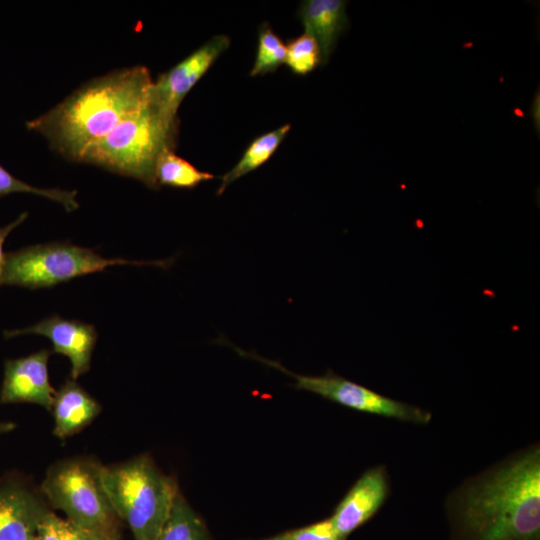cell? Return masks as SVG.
I'll return each instance as SVG.
<instances>
[{
    "mask_svg": "<svg viewBox=\"0 0 540 540\" xmlns=\"http://www.w3.org/2000/svg\"><path fill=\"white\" fill-rule=\"evenodd\" d=\"M156 540H210L203 521L179 491Z\"/></svg>",
    "mask_w": 540,
    "mask_h": 540,
    "instance_id": "obj_16",
    "label": "cell"
},
{
    "mask_svg": "<svg viewBox=\"0 0 540 540\" xmlns=\"http://www.w3.org/2000/svg\"><path fill=\"white\" fill-rule=\"evenodd\" d=\"M41 490L66 519L86 531H117L116 514L101 480V465L67 459L51 466Z\"/></svg>",
    "mask_w": 540,
    "mask_h": 540,
    "instance_id": "obj_6",
    "label": "cell"
},
{
    "mask_svg": "<svg viewBox=\"0 0 540 540\" xmlns=\"http://www.w3.org/2000/svg\"><path fill=\"white\" fill-rule=\"evenodd\" d=\"M285 63L297 75H307L321 65V52L316 40L303 33L286 45Z\"/></svg>",
    "mask_w": 540,
    "mask_h": 540,
    "instance_id": "obj_20",
    "label": "cell"
},
{
    "mask_svg": "<svg viewBox=\"0 0 540 540\" xmlns=\"http://www.w3.org/2000/svg\"><path fill=\"white\" fill-rule=\"evenodd\" d=\"M51 410L55 422L53 433L65 439L91 423L101 406L73 379L56 391Z\"/></svg>",
    "mask_w": 540,
    "mask_h": 540,
    "instance_id": "obj_14",
    "label": "cell"
},
{
    "mask_svg": "<svg viewBox=\"0 0 540 540\" xmlns=\"http://www.w3.org/2000/svg\"><path fill=\"white\" fill-rule=\"evenodd\" d=\"M87 537L88 531L49 511L37 529L35 540H87Z\"/></svg>",
    "mask_w": 540,
    "mask_h": 540,
    "instance_id": "obj_21",
    "label": "cell"
},
{
    "mask_svg": "<svg viewBox=\"0 0 540 540\" xmlns=\"http://www.w3.org/2000/svg\"><path fill=\"white\" fill-rule=\"evenodd\" d=\"M177 135L178 129L167 126L147 103L90 145L79 162L135 178L151 189H159L155 179L156 163L165 150H175Z\"/></svg>",
    "mask_w": 540,
    "mask_h": 540,
    "instance_id": "obj_4",
    "label": "cell"
},
{
    "mask_svg": "<svg viewBox=\"0 0 540 540\" xmlns=\"http://www.w3.org/2000/svg\"><path fill=\"white\" fill-rule=\"evenodd\" d=\"M473 540H536L540 532V452L532 447L473 479L458 493Z\"/></svg>",
    "mask_w": 540,
    "mask_h": 540,
    "instance_id": "obj_2",
    "label": "cell"
},
{
    "mask_svg": "<svg viewBox=\"0 0 540 540\" xmlns=\"http://www.w3.org/2000/svg\"><path fill=\"white\" fill-rule=\"evenodd\" d=\"M28 216V212L21 213L14 221L0 228V286L2 285V278L6 262V254L3 251V245L7 236L19 226Z\"/></svg>",
    "mask_w": 540,
    "mask_h": 540,
    "instance_id": "obj_23",
    "label": "cell"
},
{
    "mask_svg": "<svg viewBox=\"0 0 540 540\" xmlns=\"http://www.w3.org/2000/svg\"><path fill=\"white\" fill-rule=\"evenodd\" d=\"M239 353L291 376L296 381L297 389L312 392L345 407L416 424H426L431 419V413L424 409L381 395L331 371L321 376L299 375L290 372L278 362L242 350Z\"/></svg>",
    "mask_w": 540,
    "mask_h": 540,
    "instance_id": "obj_7",
    "label": "cell"
},
{
    "mask_svg": "<svg viewBox=\"0 0 540 540\" xmlns=\"http://www.w3.org/2000/svg\"><path fill=\"white\" fill-rule=\"evenodd\" d=\"M16 425L13 422H1L0 421V434L12 431Z\"/></svg>",
    "mask_w": 540,
    "mask_h": 540,
    "instance_id": "obj_25",
    "label": "cell"
},
{
    "mask_svg": "<svg viewBox=\"0 0 540 540\" xmlns=\"http://www.w3.org/2000/svg\"><path fill=\"white\" fill-rule=\"evenodd\" d=\"M87 540H118L117 531H88Z\"/></svg>",
    "mask_w": 540,
    "mask_h": 540,
    "instance_id": "obj_24",
    "label": "cell"
},
{
    "mask_svg": "<svg viewBox=\"0 0 540 540\" xmlns=\"http://www.w3.org/2000/svg\"><path fill=\"white\" fill-rule=\"evenodd\" d=\"M23 334L42 335L50 339L53 352L69 358L72 379L76 380L90 369L91 357L97 341L94 325L52 315L29 327L4 332L5 338Z\"/></svg>",
    "mask_w": 540,
    "mask_h": 540,
    "instance_id": "obj_9",
    "label": "cell"
},
{
    "mask_svg": "<svg viewBox=\"0 0 540 540\" xmlns=\"http://www.w3.org/2000/svg\"><path fill=\"white\" fill-rule=\"evenodd\" d=\"M173 259L134 261L105 258L94 249L70 242H50L21 248L6 253L2 285L29 289L54 287L87 274L104 271L118 264L153 265L168 268Z\"/></svg>",
    "mask_w": 540,
    "mask_h": 540,
    "instance_id": "obj_5",
    "label": "cell"
},
{
    "mask_svg": "<svg viewBox=\"0 0 540 540\" xmlns=\"http://www.w3.org/2000/svg\"><path fill=\"white\" fill-rule=\"evenodd\" d=\"M101 480L117 517L135 540H156L178 488L148 456L115 466H101Z\"/></svg>",
    "mask_w": 540,
    "mask_h": 540,
    "instance_id": "obj_3",
    "label": "cell"
},
{
    "mask_svg": "<svg viewBox=\"0 0 540 540\" xmlns=\"http://www.w3.org/2000/svg\"><path fill=\"white\" fill-rule=\"evenodd\" d=\"M152 83L146 66L113 70L84 83L26 127L66 159L79 162L90 145L148 103Z\"/></svg>",
    "mask_w": 540,
    "mask_h": 540,
    "instance_id": "obj_1",
    "label": "cell"
},
{
    "mask_svg": "<svg viewBox=\"0 0 540 540\" xmlns=\"http://www.w3.org/2000/svg\"><path fill=\"white\" fill-rule=\"evenodd\" d=\"M33 540H35V537L33 538Z\"/></svg>",
    "mask_w": 540,
    "mask_h": 540,
    "instance_id": "obj_27",
    "label": "cell"
},
{
    "mask_svg": "<svg viewBox=\"0 0 540 540\" xmlns=\"http://www.w3.org/2000/svg\"><path fill=\"white\" fill-rule=\"evenodd\" d=\"M33 193L44 198L60 203L67 212H72L79 207V202L76 199V190H63L59 188H39L32 186L16 177L7 171L0 164V197L10 193Z\"/></svg>",
    "mask_w": 540,
    "mask_h": 540,
    "instance_id": "obj_19",
    "label": "cell"
},
{
    "mask_svg": "<svg viewBox=\"0 0 540 540\" xmlns=\"http://www.w3.org/2000/svg\"><path fill=\"white\" fill-rule=\"evenodd\" d=\"M48 512L42 500L26 488H0V540H33Z\"/></svg>",
    "mask_w": 540,
    "mask_h": 540,
    "instance_id": "obj_12",
    "label": "cell"
},
{
    "mask_svg": "<svg viewBox=\"0 0 540 540\" xmlns=\"http://www.w3.org/2000/svg\"><path fill=\"white\" fill-rule=\"evenodd\" d=\"M213 178H215L213 174L198 170L189 161L176 155L174 150H165L155 167V179L159 187L193 189Z\"/></svg>",
    "mask_w": 540,
    "mask_h": 540,
    "instance_id": "obj_17",
    "label": "cell"
},
{
    "mask_svg": "<svg viewBox=\"0 0 540 540\" xmlns=\"http://www.w3.org/2000/svg\"><path fill=\"white\" fill-rule=\"evenodd\" d=\"M273 540H344L334 528L330 519L289 531L272 538Z\"/></svg>",
    "mask_w": 540,
    "mask_h": 540,
    "instance_id": "obj_22",
    "label": "cell"
},
{
    "mask_svg": "<svg viewBox=\"0 0 540 540\" xmlns=\"http://www.w3.org/2000/svg\"><path fill=\"white\" fill-rule=\"evenodd\" d=\"M229 46L228 36L216 35L153 81L148 104L167 126L178 129L184 97Z\"/></svg>",
    "mask_w": 540,
    "mask_h": 540,
    "instance_id": "obj_8",
    "label": "cell"
},
{
    "mask_svg": "<svg viewBox=\"0 0 540 540\" xmlns=\"http://www.w3.org/2000/svg\"><path fill=\"white\" fill-rule=\"evenodd\" d=\"M290 128V124H284L255 138L246 148L237 164L222 176L217 195L223 194L226 188L234 181L267 162L285 139Z\"/></svg>",
    "mask_w": 540,
    "mask_h": 540,
    "instance_id": "obj_15",
    "label": "cell"
},
{
    "mask_svg": "<svg viewBox=\"0 0 540 540\" xmlns=\"http://www.w3.org/2000/svg\"><path fill=\"white\" fill-rule=\"evenodd\" d=\"M267 540H273V539L271 538V539H267Z\"/></svg>",
    "mask_w": 540,
    "mask_h": 540,
    "instance_id": "obj_26",
    "label": "cell"
},
{
    "mask_svg": "<svg viewBox=\"0 0 540 540\" xmlns=\"http://www.w3.org/2000/svg\"><path fill=\"white\" fill-rule=\"evenodd\" d=\"M388 494V478L383 467L367 470L352 486L330 518L338 534H348L369 520Z\"/></svg>",
    "mask_w": 540,
    "mask_h": 540,
    "instance_id": "obj_11",
    "label": "cell"
},
{
    "mask_svg": "<svg viewBox=\"0 0 540 540\" xmlns=\"http://www.w3.org/2000/svg\"><path fill=\"white\" fill-rule=\"evenodd\" d=\"M51 353L42 349L26 357L6 360L0 401L34 403L51 410L56 394L48 376Z\"/></svg>",
    "mask_w": 540,
    "mask_h": 540,
    "instance_id": "obj_10",
    "label": "cell"
},
{
    "mask_svg": "<svg viewBox=\"0 0 540 540\" xmlns=\"http://www.w3.org/2000/svg\"><path fill=\"white\" fill-rule=\"evenodd\" d=\"M286 45L265 22L258 31V48L250 76L275 72L286 60Z\"/></svg>",
    "mask_w": 540,
    "mask_h": 540,
    "instance_id": "obj_18",
    "label": "cell"
},
{
    "mask_svg": "<svg viewBox=\"0 0 540 540\" xmlns=\"http://www.w3.org/2000/svg\"><path fill=\"white\" fill-rule=\"evenodd\" d=\"M346 5L343 0H307L300 5L298 15L304 33L318 43L321 65L328 62L338 38L348 25Z\"/></svg>",
    "mask_w": 540,
    "mask_h": 540,
    "instance_id": "obj_13",
    "label": "cell"
}]
</instances>
